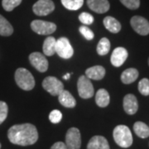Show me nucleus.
<instances>
[{
  "mask_svg": "<svg viewBox=\"0 0 149 149\" xmlns=\"http://www.w3.org/2000/svg\"><path fill=\"white\" fill-rule=\"evenodd\" d=\"M8 138L13 144L29 146L34 144L38 139L37 128L31 123L16 124L8 131Z\"/></svg>",
  "mask_w": 149,
  "mask_h": 149,
  "instance_id": "f257e3e1",
  "label": "nucleus"
},
{
  "mask_svg": "<svg viewBox=\"0 0 149 149\" xmlns=\"http://www.w3.org/2000/svg\"><path fill=\"white\" fill-rule=\"evenodd\" d=\"M113 136L115 143L121 148H128L133 144V135L128 127L125 125H118L116 126Z\"/></svg>",
  "mask_w": 149,
  "mask_h": 149,
  "instance_id": "f03ea898",
  "label": "nucleus"
},
{
  "mask_svg": "<svg viewBox=\"0 0 149 149\" xmlns=\"http://www.w3.org/2000/svg\"><path fill=\"white\" fill-rule=\"evenodd\" d=\"M15 81L23 91H32L35 86V80L32 73L25 68H18L15 72Z\"/></svg>",
  "mask_w": 149,
  "mask_h": 149,
  "instance_id": "7ed1b4c3",
  "label": "nucleus"
},
{
  "mask_svg": "<svg viewBox=\"0 0 149 149\" xmlns=\"http://www.w3.org/2000/svg\"><path fill=\"white\" fill-rule=\"evenodd\" d=\"M42 87L52 96H58L64 90V85L61 80L54 76H47L42 81Z\"/></svg>",
  "mask_w": 149,
  "mask_h": 149,
  "instance_id": "20e7f679",
  "label": "nucleus"
},
{
  "mask_svg": "<svg viewBox=\"0 0 149 149\" xmlns=\"http://www.w3.org/2000/svg\"><path fill=\"white\" fill-rule=\"evenodd\" d=\"M56 53L63 59H70L74 54V50L66 37H60L56 43Z\"/></svg>",
  "mask_w": 149,
  "mask_h": 149,
  "instance_id": "39448f33",
  "label": "nucleus"
},
{
  "mask_svg": "<svg viewBox=\"0 0 149 149\" xmlns=\"http://www.w3.org/2000/svg\"><path fill=\"white\" fill-rule=\"evenodd\" d=\"M31 28L33 32L39 35H50L56 30V26L55 23L51 22L34 20L31 23Z\"/></svg>",
  "mask_w": 149,
  "mask_h": 149,
  "instance_id": "423d86ee",
  "label": "nucleus"
},
{
  "mask_svg": "<svg viewBox=\"0 0 149 149\" xmlns=\"http://www.w3.org/2000/svg\"><path fill=\"white\" fill-rule=\"evenodd\" d=\"M77 89L79 95L83 99H90L94 95V87L91 81L85 75L80 76L77 82Z\"/></svg>",
  "mask_w": 149,
  "mask_h": 149,
  "instance_id": "0eeeda50",
  "label": "nucleus"
},
{
  "mask_svg": "<svg viewBox=\"0 0 149 149\" xmlns=\"http://www.w3.org/2000/svg\"><path fill=\"white\" fill-rule=\"evenodd\" d=\"M65 145L67 149H80L81 146V136L77 128L68 129L65 135Z\"/></svg>",
  "mask_w": 149,
  "mask_h": 149,
  "instance_id": "6e6552de",
  "label": "nucleus"
},
{
  "mask_svg": "<svg viewBox=\"0 0 149 149\" xmlns=\"http://www.w3.org/2000/svg\"><path fill=\"white\" fill-rule=\"evenodd\" d=\"M55 9V4L52 0H38L32 7L33 13L37 16H47Z\"/></svg>",
  "mask_w": 149,
  "mask_h": 149,
  "instance_id": "1a4fd4ad",
  "label": "nucleus"
},
{
  "mask_svg": "<svg viewBox=\"0 0 149 149\" xmlns=\"http://www.w3.org/2000/svg\"><path fill=\"white\" fill-rule=\"evenodd\" d=\"M131 26L133 29L142 36L149 34V22L141 16H134L131 18Z\"/></svg>",
  "mask_w": 149,
  "mask_h": 149,
  "instance_id": "9d476101",
  "label": "nucleus"
},
{
  "mask_svg": "<svg viewBox=\"0 0 149 149\" xmlns=\"http://www.w3.org/2000/svg\"><path fill=\"white\" fill-rule=\"evenodd\" d=\"M29 61L32 65L40 72H46L48 69V61L45 55L40 52H32L29 56Z\"/></svg>",
  "mask_w": 149,
  "mask_h": 149,
  "instance_id": "9b49d317",
  "label": "nucleus"
},
{
  "mask_svg": "<svg viewBox=\"0 0 149 149\" xmlns=\"http://www.w3.org/2000/svg\"><path fill=\"white\" fill-rule=\"evenodd\" d=\"M128 51L123 47H117L115 48L113 52V53L111 55V61L112 65L113 66L116 67H119L121 66L125 61L128 58Z\"/></svg>",
  "mask_w": 149,
  "mask_h": 149,
  "instance_id": "f8f14e48",
  "label": "nucleus"
},
{
  "mask_svg": "<svg viewBox=\"0 0 149 149\" xmlns=\"http://www.w3.org/2000/svg\"><path fill=\"white\" fill-rule=\"evenodd\" d=\"M123 109L129 115H133L136 113L139 109V104L136 96L132 94H128L123 98Z\"/></svg>",
  "mask_w": 149,
  "mask_h": 149,
  "instance_id": "ddd939ff",
  "label": "nucleus"
},
{
  "mask_svg": "<svg viewBox=\"0 0 149 149\" xmlns=\"http://www.w3.org/2000/svg\"><path fill=\"white\" fill-rule=\"evenodd\" d=\"M87 4L91 10L97 13H104L110 7L108 0H87Z\"/></svg>",
  "mask_w": 149,
  "mask_h": 149,
  "instance_id": "4468645a",
  "label": "nucleus"
},
{
  "mask_svg": "<svg viewBox=\"0 0 149 149\" xmlns=\"http://www.w3.org/2000/svg\"><path fill=\"white\" fill-rule=\"evenodd\" d=\"M87 149H110L107 139L103 136H94L88 143Z\"/></svg>",
  "mask_w": 149,
  "mask_h": 149,
  "instance_id": "2eb2a0df",
  "label": "nucleus"
},
{
  "mask_svg": "<svg viewBox=\"0 0 149 149\" xmlns=\"http://www.w3.org/2000/svg\"><path fill=\"white\" fill-rule=\"evenodd\" d=\"M105 75V69L101 65H95L85 70V76L95 80H102Z\"/></svg>",
  "mask_w": 149,
  "mask_h": 149,
  "instance_id": "dca6fc26",
  "label": "nucleus"
},
{
  "mask_svg": "<svg viewBox=\"0 0 149 149\" xmlns=\"http://www.w3.org/2000/svg\"><path fill=\"white\" fill-rule=\"evenodd\" d=\"M59 102L65 108H74L76 105V101L73 95L68 91L63 90L58 95Z\"/></svg>",
  "mask_w": 149,
  "mask_h": 149,
  "instance_id": "f3484780",
  "label": "nucleus"
},
{
  "mask_svg": "<svg viewBox=\"0 0 149 149\" xmlns=\"http://www.w3.org/2000/svg\"><path fill=\"white\" fill-rule=\"evenodd\" d=\"M104 25L107 30L112 33H118L121 30V24L116 18L111 16H108L104 19Z\"/></svg>",
  "mask_w": 149,
  "mask_h": 149,
  "instance_id": "a211bd4d",
  "label": "nucleus"
},
{
  "mask_svg": "<svg viewBox=\"0 0 149 149\" xmlns=\"http://www.w3.org/2000/svg\"><path fill=\"white\" fill-rule=\"evenodd\" d=\"M110 101L109 94L104 89H100L96 92L95 102L97 105L101 108H104L109 105Z\"/></svg>",
  "mask_w": 149,
  "mask_h": 149,
  "instance_id": "6ab92c4d",
  "label": "nucleus"
},
{
  "mask_svg": "<svg viewBox=\"0 0 149 149\" xmlns=\"http://www.w3.org/2000/svg\"><path fill=\"white\" fill-rule=\"evenodd\" d=\"M139 77V71L134 68L125 70L121 74V80L123 84H132Z\"/></svg>",
  "mask_w": 149,
  "mask_h": 149,
  "instance_id": "aec40b11",
  "label": "nucleus"
},
{
  "mask_svg": "<svg viewBox=\"0 0 149 149\" xmlns=\"http://www.w3.org/2000/svg\"><path fill=\"white\" fill-rule=\"evenodd\" d=\"M56 40L53 37H48L45 39L42 48L45 56H52L56 53Z\"/></svg>",
  "mask_w": 149,
  "mask_h": 149,
  "instance_id": "412c9836",
  "label": "nucleus"
},
{
  "mask_svg": "<svg viewBox=\"0 0 149 149\" xmlns=\"http://www.w3.org/2000/svg\"><path fill=\"white\" fill-rule=\"evenodd\" d=\"M133 130L137 136L141 139H147L149 137V127L143 122H136L133 125Z\"/></svg>",
  "mask_w": 149,
  "mask_h": 149,
  "instance_id": "4be33fe9",
  "label": "nucleus"
},
{
  "mask_svg": "<svg viewBox=\"0 0 149 149\" xmlns=\"http://www.w3.org/2000/svg\"><path fill=\"white\" fill-rule=\"evenodd\" d=\"M13 27L10 22L4 17L0 15V35L3 37H8L13 34Z\"/></svg>",
  "mask_w": 149,
  "mask_h": 149,
  "instance_id": "5701e85b",
  "label": "nucleus"
},
{
  "mask_svg": "<svg viewBox=\"0 0 149 149\" xmlns=\"http://www.w3.org/2000/svg\"><path fill=\"white\" fill-rule=\"evenodd\" d=\"M110 50V42L106 37H103L97 45V53L100 56H105Z\"/></svg>",
  "mask_w": 149,
  "mask_h": 149,
  "instance_id": "b1692460",
  "label": "nucleus"
},
{
  "mask_svg": "<svg viewBox=\"0 0 149 149\" xmlns=\"http://www.w3.org/2000/svg\"><path fill=\"white\" fill-rule=\"evenodd\" d=\"M61 3L68 10L75 11L83 6L84 0H61Z\"/></svg>",
  "mask_w": 149,
  "mask_h": 149,
  "instance_id": "393cba45",
  "label": "nucleus"
},
{
  "mask_svg": "<svg viewBox=\"0 0 149 149\" xmlns=\"http://www.w3.org/2000/svg\"><path fill=\"white\" fill-rule=\"evenodd\" d=\"M22 0H3L2 5L4 10L7 12H11L18 5H20Z\"/></svg>",
  "mask_w": 149,
  "mask_h": 149,
  "instance_id": "a878e982",
  "label": "nucleus"
},
{
  "mask_svg": "<svg viewBox=\"0 0 149 149\" xmlns=\"http://www.w3.org/2000/svg\"><path fill=\"white\" fill-rule=\"evenodd\" d=\"M139 91L141 95L144 96L149 95V80L143 78L139 81Z\"/></svg>",
  "mask_w": 149,
  "mask_h": 149,
  "instance_id": "bb28decb",
  "label": "nucleus"
},
{
  "mask_svg": "<svg viewBox=\"0 0 149 149\" xmlns=\"http://www.w3.org/2000/svg\"><path fill=\"white\" fill-rule=\"evenodd\" d=\"M49 119L52 123H58L62 119V113L61 112L57 109H54L49 114Z\"/></svg>",
  "mask_w": 149,
  "mask_h": 149,
  "instance_id": "cd10ccee",
  "label": "nucleus"
},
{
  "mask_svg": "<svg viewBox=\"0 0 149 149\" xmlns=\"http://www.w3.org/2000/svg\"><path fill=\"white\" fill-rule=\"evenodd\" d=\"M79 20L85 25H91L94 22V17L92 16L91 13L85 12V13H80L79 16Z\"/></svg>",
  "mask_w": 149,
  "mask_h": 149,
  "instance_id": "c85d7f7f",
  "label": "nucleus"
},
{
  "mask_svg": "<svg viewBox=\"0 0 149 149\" xmlns=\"http://www.w3.org/2000/svg\"><path fill=\"white\" fill-rule=\"evenodd\" d=\"M123 5L129 9H137L140 6V0H120Z\"/></svg>",
  "mask_w": 149,
  "mask_h": 149,
  "instance_id": "c756f323",
  "label": "nucleus"
},
{
  "mask_svg": "<svg viewBox=\"0 0 149 149\" xmlns=\"http://www.w3.org/2000/svg\"><path fill=\"white\" fill-rule=\"evenodd\" d=\"M8 112V104L5 102L0 101V124L4 122V120L7 118Z\"/></svg>",
  "mask_w": 149,
  "mask_h": 149,
  "instance_id": "7c9ffc66",
  "label": "nucleus"
},
{
  "mask_svg": "<svg viewBox=\"0 0 149 149\" xmlns=\"http://www.w3.org/2000/svg\"><path fill=\"white\" fill-rule=\"evenodd\" d=\"M80 32L83 35V37L88 41L92 40L95 37V34H94V32H92V30L90 29L88 27H86V26H81L80 27Z\"/></svg>",
  "mask_w": 149,
  "mask_h": 149,
  "instance_id": "2f4dec72",
  "label": "nucleus"
},
{
  "mask_svg": "<svg viewBox=\"0 0 149 149\" xmlns=\"http://www.w3.org/2000/svg\"><path fill=\"white\" fill-rule=\"evenodd\" d=\"M51 149H67V148H66L65 143H62V142H57V143H54L52 146Z\"/></svg>",
  "mask_w": 149,
  "mask_h": 149,
  "instance_id": "473e14b6",
  "label": "nucleus"
},
{
  "mask_svg": "<svg viewBox=\"0 0 149 149\" xmlns=\"http://www.w3.org/2000/svg\"><path fill=\"white\" fill-rule=\"evenodd\" d=\"M70 74L69 73L65 74L64 76H63V79H64V80H68V79H70Z\"/></svg>",
  "mask_w": 149,
  "mask_h": 149,
  "instance_id": "72a5a7b5",
  "label": "nucleus"
},
{
  "mask_svg": "<svg viewBox=\"0 0 149 149\" xmlns=\"http://www.w3.org/2000/svg\"><path fill=\"white\" fill-rule=\"evenodd\" d=\"M0 148H1V143H0Z\"/></svg>",
  "mask_w": 149,
  "mask_h": 149,
  "instance_id": "f704fd0d",
  "label": "nucleus"
},
{
  "mask_svg": "<svg viewBox=\"0 0 149 149\" xmlns=\"http://www.w3.org/2000/svg\"><path fill=\"white\" fill-rule=\"evenodd\" d=\"M148 65H149V59H148Z\"/></svg>",
  "mask_w": 149,
  "mask_h": 149,
  "instance_id": "c9c22d12",
  "label": "nucleus"
}]
</instances>
